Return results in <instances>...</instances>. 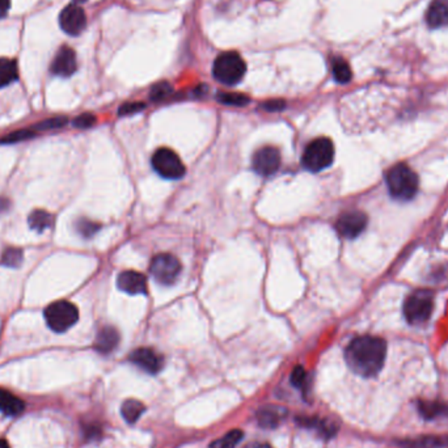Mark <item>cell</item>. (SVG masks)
Segmentation results:
<instances>
[{
  "mask_svg": "<svg viewBox=\"0 0 448 448\" xmlns=\"http://www.w3.org/2000/svg\"><path fill=\"white\" fill-rule=\"evenodd\" d=\"M386 355V341L374 336H360L353 339L345 351V359L350 369L363 378L378 375L384 366Z\"/></svg>",
  "mask_w": 448,
  "mask_h": 448,
  "instance_id": "1",
  "label": "cell"
},
{
  "mask_svg": "<svg viewBox=\"0 0 448 448\" xmlns=\"http://www.w3.org/2000/svg\"><path fill=\"white\" fill-rule=\"evenodd\" d=\"M386 179L389 194L401 202L414 198L419 191V177L405 164H398L391 168Z\"/></svg>",
  "mask_w": 448,
  "mask_h": 448,
  "instance_id": "2",
  "label": "cell"
},
{
  "mask_svg": "<svg viewBox=\"0 0 448 448\" xmlns=\"http://www.w3.org/2000/svg\"><path fill=\"white\" fill-rule=\"evenodd\" d=\"M334 160V144L329 138H316L304 149L301 164L304 170L319 173L327 170Z\"/></svg>",
  "mask_w": 448,
  "mask_h": 448,
  "instance_id": "3",
  "label": "cell"
},
{
  "mask_svg": "<svg viewBox=\"0 0 448 448\" xmlns=\"http://www.w3.org/2000/svg\"><path fill=\"white\" fill-rule=\"evenodd\" d=\"M247 65L236 51L220 54L214 62L212 75L224 86H235L244 78Z\"/></svg>",
  "mask_w": 448,
  "mask_h": 448,
  "instance_id": "4",
  "label": "cell"
},
{
  "mask_svg": "<svg viewBox=\"0 0 448 448\" xmlns=\"http://www.w3.org/2000/svg\"><path fill=\"white\" fill-rule=\"evenodd\" d=\"M45 320L51 330L63 333L72 328L79 320V311L67 300H58L45 309Z\"/></svg>",
  "mask_w": 448,
  "mask_h": 448,
  "instance_id": "5",
  "label": "cell"
},
{
  "mask_svg": "<svg viewBox=\"0 0 448 448\" xmlns=\"http://www.w3.org/2000/svg\"><path fill=\"white\" fill-rule=\"evenodd\" d=\"M434 309V298L428 290H419L409 295L404 303V315L409 324L421 325L426 323Z\"/></svg>",
  "mask_w": 448,
  "mask_h": 448,
  "instance_id": "6",
  "label": "cell"
},
{
  "mask_svg": "<svg viewBox=\"0 0 448 448\" xmlns=\"http://www.w3.org/2000/svg\"><path fill=\"white\" fill-rule=\"evenodd\" d=\"M151 164L160 177L165 179H179L185 175V165L179 155L170 149H159L152 155Z\"/></svg>",
  "mask_w": 448,
  "mask_h": 448,
  "instance_id": "7",
  "label": "cell"
},
{
  "mask_svg": "<svg viewBox=\"0 0 448 448\" xmlns=\"http://www.w3.org/2000/svg\"><path fill=\"white\" fill-rule=\"evenodd\" d=\"M149 273L159 285L170 286L179 278L181 262L173 254L160 253L151 259Z\"/></svg>",
  "mask_w": 448,
  "mask_h": 448,
  "instance_id": "8",
  "label": "cell"
},
{
  "mask_svg": "<svg viewBox=\"0 0 448 448\" xmlns=\"http://www.w3.org/2000/svg\"><path fill=\"white\" fill-rule=\"evenodd\" d=\"M280 161L282 158L279 149L273 146H266L254 152L252 158V168L259 176L268 177L279 170Z\"/></svg>",
  "mask_w": 448,
  "mask_h": 448,
  "instance_id": "9",
  "label": "cell"
},
{
  "mask_svg": "<svg viewBox=\"0 0 448 448\" xmlns=\"http://www.w3.org/2000/svg\"><path fill=\"white\" fill-rule=\"evenodd\" d=\"M367 215L360 211H348L336 222V229L345 239H355L367 227Z\"/></svg>",
  "mask_w": 448,
  "mask_h": 448,
  "instance_id": "10",
  "label": "cell"
},
{
  "mask_svg": "<svg viewBox=\"0 0 448 448\" xmlns=\"http://www.w3.org/2000/svg\"><path fill=\"white\" fill-rule=\"evenodd\" d=\"M60 25L65 33L79 36L87 27L86 12L78 4H69L60 12Z\"/></svg>",
  "mask_w": 448,
  "mask_h": 448,
  "instance_id": "11",
  "label": "cell"
},
{
  "mask_svg": "<svg viewBox=\"0 0 448 448\" xmlns=\"http://www.w3.org/2000/svg\"><path fill=\"white\" fill-rule=\"evenodd\" d=\"M129 359L131 363H134L140 369H143L144 372L151 374V375L158 374L160 369H163V365H164L163 357L158 354L155 350L149 348L134 350L130 354Z\"/></svg>",
  "mask_w": 448,
  "mask_h": 448,
  "instance_id": "12",
  "label": "cell"
},
{
  "mask_svg": "<svg viewBox=\"0 0 448 448\" xmlns=\"http://www.w3.org/2000/svg\"><path fill=\"white\" fill-rule=\"evenodd\" d=\"M76 69H78V60H76L75 51L69 46H62L51 62L50 70L57 76L69 78L76 72Z\"/></svg>",
  "mask_w": 448,
  "mask_h": 448,
  "instance_id": "13",
  "label": "cell"
},
{
  "mask_svg": "<svg viewBox=\"0 0 448 448\" xmlns=\"http://www.w3.org/2000/svg\"><path fill=\"white\" fill-rule=\"evenodd\" d=\"M117 287L129 295H144L147 294V279L138 271L126 270L118 274Z\"/></svg>",
  "mask_w": 448,
  "mask_h": 448,
  "instance_id": "14",
  "label": "cell"
},
{
  "mask_svg": "<svg viewBox=\"0 0 448 448\" xmlns=\"http://www.w3.org/2000/svg\"><path fill=\"white\" fill-rule=\"evenodd\" d=\"M426 21L433 29L448 27V0H433L426 12Z\"/></svg>",
  "mask_w": 448,
  "mask_h": 448,
  "instance_id": "15",
  "label": "cell"
},
{
  "mask_svg": "<svg viewBox=\"0 0 448 448\" xmlns=\"http://www.w3.org/2000/svg\"><path fill=\"white\" fill-rule=\"evenodd\" d=\"M118 342H120V334L117 329L113 327H104L100 329L95 339V350L101 354H109L117 348Z\"/></svg>",
  "mask_w": 448,
  "mask_h": 448,
  "instance_id": "16",
  "label": "cell"
},
{
  "mask_svg": "<svg viewBox=\"0 0 448 448\" xmlns=\"http://www.w3.org/2000/svg\"><path fill=\"white\" fill-rule=\"evenodd\" d=\"M287 416L286 409L280 407H264L257 412V422L264 428H278L282 421Z\"/></svg>",
  "mask_w": 448,
  "mask_h": 448,
  "instance_id": "17",
  "label": "cell"
},
{
  "mask_svg": "<svg viewBox=\"0 0 448 448\" xmlns=\"http://www.w3.org/2000/svg\"><path fill=\"white\" fill-rule=\"evenodd\" d=\"M24 408H25V404L21 401L20 398H16L8 391L0 389V412L3 414L16 417L24 412Z\"/></svg>",
  "mask_w": 448,
  "mask_h": 448,
  "instance_id": "18",
  "label": "cell"
},
{
  "mask_svg": "<svg viewBox=\"0 0 448 448\" xmlns=\"http://www.w3.org/2000/svg\"><path fill=\"white\" fill-rule=\"evenodd\" d=\"M19 78L18 65L10 58H0V88L7 87Z\"/></svg>",
  "mask_w": 448,
  "mask_h": 448,
  "instance_id": "19",
  "label": "cell"
},
{
  "mask_svg": "<svg viewBox=\"0 0 448 448\" xmlns=\"http://www.w3.org/2000/svg\"><path fill=\"white\" fill-rule=\"evenodd\" d=\"M332 72L333 78L339 84H346L353 78V72L348 62L339 57H336L332 60Z\"/></svg>",
  "mask_w": 448,
  "mask_h": 448,
  "instance_id": "20",
  "label": "cell"
},
{
  "mask_svg": "<svg viewBox=\"0 0 448 448\" xmlns=\"http://www.w3.org/2000/svg\"><path fill=\"white\" fill-rule=\"evenodd\" d=\"M144 405L138 401V400H128L123 402L122 408H121V413H122V417L126 419V422L129 423H134L140 419V416L144 413Z\"/></svg>",
  "mask_w": 448,
  "mask_h": 448,
  "instance_id": "21",
  "label": "cell"
},
{
  "mask_svg": "<svg viewBox=\"0 0 448 448\" xmlns=\"http://www.w3.org/2000/svg\"><path fill=\"white\" fill-rule=\"evenodd\" d=\"M30 229L37 231V232H43L45 229H50L53 226V217L48 211L43 210H36L29 215Z\"/></svg>",
  "mask_w": 448,
  "mask_h": 448,
  "instance_id": "22",
  "label": "cell"
},
{
  "mask_svg": "<svg viewBox=\"0 0 448 448\" xmlns=\"http://www.w3.org/2000/svg\"><path fill=\"white\" fill-rule=\"evenodd\" d=\"M419 412L426 419H434L442 416H447L448 407L440 402H428L422 401L419 402Z\"/></svg>",
  "mask_w": 448,
  "mask_h": 448,
  "instance_id": "23",
  "label": "cell"
},
{
  "mask_svg": "<svg viewBox=\"0 0 448 448\" xmlns=\"http://www.w3.org/2000/svg\"><path fill=\"white\" fill-rule=\"evenodd\" d=\"M243 439V431L241 430H232L223 435L222 438L215 440L210 448H236Z\"/></svg>",
  "mask_w": 448,
  "mask_h": 448,
  "instance_id": "24",
  "label": "cell"
},
{
  "mask_svg": "<svg viewBox=\"0 0 448 448\" xmlns=\"http://www.w3.org/2000/svg\"><path fill=\"white\" fill-rule=\"evenodd\" d=\"M218 101L223 105H229V107H245L248 105V96L243 95V93H232V92H220L218 95Z\"/></svg>",
  "mask_w": 448,
  "mask_h": 448,
  "instance_id": "25",
  "label": "cell"
},
{
  "mask_svg": "<svg viewBox=\"0 0 448 448\" xmlns=\"http://www.w3.org/2000/svg\"><path fill=\"white\" fill-rule=\"evenodd\" d=\"M22 262V250L19 248H7L1 256V265L7 268H19Z\"/></svg>",
  "mask_w": 448,
  "mask_h": 448,
  "instance_id": "26",
  "label": "cell"
},
{
  "mask_svg": "<svg viewBox=\"0 0 448 448\" xmlns=\"http://www.w3.org/2000/svg\"><path fill=\"white\" fill-rule=\"evenodd\" d=\"M99 229V223H95L92 220L83 219L81 218V219L76 222V231L79 232L80 236H83L86 239H90L92 236H95Z\"/></svg>",
  "mask_w": 448,
  "mask_h": 448,
  "instance_id": "27",
  "label": "cell"
},
{
  "mask_svg": "<svg viewBox=\"0 0 448 448\" xmlns=\"http://www.w3.org/2000/svg\"><path fill=\"white\" fill-rule=\"evenodd\" d=\"M172 90H172L170 83L160 81L158 84H155L149 90V99L152 100V101L165 100L172 93Z\"/></svg>",
  "mask_w": 448,
  "mask_h": 448,
  "instance_id": "28",
  "label": "cell"
},
{
  "mask_svg": "<svg viewBox=\"0 0 448 448\" xmlns=\"http://www.w3.org/2000/svg\"><path fill=\"white\" fill-rule=\"evenodd\" d=\"M34 135H36V134H34L33 130H18V131H13L10 135L1 138L0 143H4V144L18 143V142L29 140V138L34 137Z\"/></svg>",
  "mask_w": 448,
  "mask_h": 448,
  "instance_id": "29",
  "label": "cell"
},
{
  "mask_svg": "<svg viewBox=\"0 0 448 448\" xmlns=\"http://www.w3.org/2000/svg\"><path fill=\"white\" fill-rule=\"evenodd\" d=\"M291 383L297 387V388H304L306 383H307V372L301 366H297L292 374H291Z\"/></svg>",
  "mask_w": 448,
  "mask_h": 448,
  "instance_id": "30",
  "label": "cell"
},
{
  "mask_svg": "<svg viewBox=\"0 0 448 448\" xmlns=\"http://www.w3.org/2000/svg\"><path fill=\"white\" fill-rule=\"evenodd\" d=\"M95 123H96V117L90 113L80 114L79 117L74 120V126L78 129H90Z\"/></svg>",
  "mask_w": 448,
  "mask_h": 448,
  "instance_id": "31",
  "label": "cell"
},
{
  "mask_svg": "<svg viewBox=\"0 0 448 448\" xmlns=\"http://www.w3.org/2000/svg\"><path fill=\"white\" fill-rule=\"evenodd\" d=\"M67 123V118L65 117H57V118H49V120L43 121L37 125L39 130H53L60 129L62 126H65Z\"/></svg>",
  "mask_w": 448,
  "mask_h": 448,
  "instance_id": "32",
  "label": "cell"
},
{
  "mask_svg": "<svg viewBox=\"0 0 448 448\" xmlns=\"http://www.w3.org/2000/svg\"><path fill=\"white\" fill-rule=\"evenodd\" d=\"M146 108V105L143 102H126L121 107L118 109V114L120 116H130V114H135L140 110H143Z\"/></svg>",
  "mask_w": 448,
  "mask_h": 448,
  "instance_id": "33",
  "label": "cell"
},
{
  "mask_svg": "<svg viewBox=\"0 0 448 448\" xmlns=\"http://www.w3.org/2000/svg\"><path fill=\"white\" fill-rule=\"evenodd\" d=\"M261 108L266 111H280L286 108V102L283 100H270L264 102Z\"/></svg>",
  "mask_w": 448,
  "mask_h": 448,
  "instance_id": "34",
  "label": "cell"
},
{
  "mask_svg": "<svg viewBox=\"0 0 448 448\" xmlns=\"http://www.w3.org/2000/svg\"><path fill=\"white\" fill-rule=\"evenodd\" d=\"M11 8V0H0V19L4 18Z\"/></svg>",
  "mask_w": 448,
  "mask_h": 448,
  "instance_id": "35",
  "label": "cell"
},
{
  "mask_svg": "<svg viewBox=\"0 0 448 448\" xmlns=\"http://www.w3.org/2000/svg\"><path fill=\"white\" fill-rule=\"evenodd\" d=\"M245 448H273L269 444H266V443H259V442H256V443H250Z\"/></svg>",
  "mask_w": 448,
  "mask_h": 448,
  "instance_id": "36",
  "label": "cell"
},
{
  "mask_svg": "<svg viewBox=\"0 0 448 448\" xmlns=\"http://www.w3.org/2000/svg\"><path fill=\"white\" fill-rule=\"evenodd\" d=\"M7 208H8V201L0 198V211H4Z\"/></svg>",
  "mask_w": 448,
  "mask_h": 448,
  "instance_id": "37",
  "label": "cell"
},
{
  "mask_svg": "<svg viewBox=\"0 0 448 448\" xmlns=\"http://www.w3.org/2000/svg\"><path fill=\"white\" fill-rule=\"evenodd\" d=\"M0 448H10V446L4 439H0Z\"/></svg>",
  "mask_w": 448,
  "mask_h": 448,
  "instance_id": "38",
  "label": "cell"
},
{
  "mask_svg": "<svg viewBox=\"0 0 448 448\" xmlns=\"http://www.w3.org/2000/svg\"><path fill=\"white\" fill-rule=\"evenodd\" d=\"M74 1H76V3H83V1H86V0H74Z\"/></svg>",
  "mask_w": 448,
  "mask_h": 448,
  "instance_id": "39",
  "label": "cell"
}]
</instances>
